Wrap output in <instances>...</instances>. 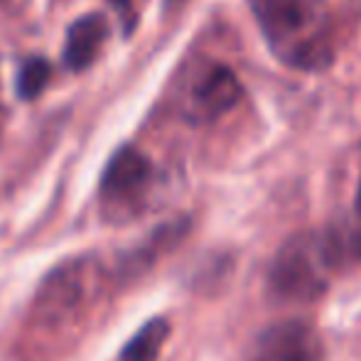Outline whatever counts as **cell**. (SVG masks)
<instances>
[{"label":"cell","mask_w":361,"mask_h":361,"mask_svg":"<svg viewBox=\"0 0 361 361\" xmlns=\"http://www.w3.org/2000/svg\"><path fill=\"white\" fill-rule=\"evenodd\" d=\"M104 286V266L94 256H79L54 266L39 283L30 322L47 332L72 329L94 307Z\"/></svg>","instance_id":"obj_1"},{"label":"cell","mask_w":361,"mask_h":361,"mask_svg":"<svg viewBox=\"0 0 361 361\" xmlns=\"http://www.w3.org/2000/svg\"><path fill=\"white\" fill-rule=\"evenodd\" d=\"M334 271H339V266L329 248L327 233H295L273 258L271 273H268V290L278 302H314L327 290Z\"/></svg>","instance_id":"obj_2"},{"label":"cell","mask_w":361,"mask_h":361,"mask_svg":"<svg viewBox=\"0 0 361 361\" xmlns=\"http://www.w3.org/2000/svg\"><path fill=\"white\" fill-rule=\"evenodd\" d=\"M155 180L157 170L143 150L133 145L118 147L111 155L99 187V204L106 221L126 224L143 214Z\"/></svg>","instance_id":"obj_3"},{"label":"cell","mask_w":361,"mask_h":361,"mask_svg":"<svg viewBox=\"0 0 361 361\" xmlns=\"http://www.w3.org/2000/svg\"><path fill=\"white\" fill-rule=\"evenodd\" d=\"M241 99V81L228 67L214 64L190 84L182 114L192 123H212L233 109Z\"/></svg>","instance_id":"obj_4"},{"label":"cell","mask_w":361,"mask_h":361,"mask_svg":"<svg viewBox=\"0 0 361 361\" xmlns=\"http://www.w3.org/2000/svg\"><path fill=\"white\" fill-rule=\"evenodd\" d=\"M248 361H324V344L312 324L286 319L253 342Z\"/></svg>","instance_id":"obj_5"},{"label":"cell","mask_w":361,"mask_h":361,"mask_svg":"<svg viewBox=\"0 0 361 361\" xmlns=\"http://www.w3.org/2000/svg\"><path fill=\"white\" fill-rule=\"evenodd\" d=\"M248 5L261 32L276 47H298V37L319 18V0H248Z\"/></svg>","instance_id":"obj_6"},{"label":"cell","mask_w":361,"mask_h":361,"mask_svg":"<svg viewBox=\"0 0 361 361\" xmlns=\"http://www.w3.org/2000/svg\"><path fill=\"white\" fill-rule=\"evenodd\" d=\"M109 20L101 13H89L74 20L67 30V39H64V52L62 59L67 69L72 72H84L96 62V57L104 49L106 39H109Z\"/></svg>","instance_id":"obj_7"},{"label":"cell","mask_w":361,"mask_h":361,"mask_svg":"<svg viewBox=\"0 0 361 361\" xmlns=\"http://www.w3.org/2000/svg\"><path fill=\"white\" fill-rule=\"evenodd\" d=\"M167 337H170V322L165 317L147 319L121 349V361H157Z\"/></svg>","instance_id":"obj_8"},{"label":"cell","mask_w":361,"mask_h":361,"mask_svg":"<svg viewBox=\"0 0 361 361\" xmlns=\"http://www.w3.org/2000/svg\"><path fill=\"white\" fill-rule=\"evenodd\" d=\"M52 67L47 64V59H27V62L20 67L18 74V94L20 99H37L42 94V89L47 86Z\"/></svg>","instance_id":"obj_9"},{"label":"cell","mask_w":361,"mask_h":361,"mask_svg":"<svg viewBox=\"0 0 361 361\" xmlns=\"http://www.w3.org/2000/svg\"><path fill=\"white\" fill-rule=\"evenodd\" d=\"M354 214L361 216V180H359V187H357V200H354Z\"/></svg>","instance_id":"obj_10"},{"label":"cell","mask_w":361,"mask_h":361,"mask_svg":"<svg viewBox=\"0 0 361 361\" xmlns=\"http://www.w3.org/2000/svg\"><path fill=\"white\" fill-rule=\"evenodd\" d=\"M170 3H180V0H170Z\"/></svg>","instance_id":"obj_11"}]
</instances>
